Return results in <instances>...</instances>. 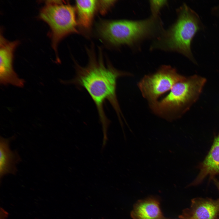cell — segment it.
<instances>
[{"label":"cell","mask_w":219,"mask_h":219,"mask_svg":"<svg viewBox=\"0 0 219 219\" xmlns=\"http://www.w3.org/2000/svg\"><path fill=\"white\" fill-rule=\"evenodd\" d=\"M93 48L87 49L89 61L85 66L75 61V75L71 79L64 82L86 90L96 106L101 123L103 139H108V130L110 121L104 109V104L108 100L115 111L120 124L123 128L121 117L124 119L119 103L116 94L118 79L132 74L115 68L107 59L105 58L100 48L96 53Z\"/></svg>","instance_id":"obj_1"},{"label":"cell","mask_w":219,"mask_h":219,"mask_svg":"<svg viewBox=\"0 0 219 219\" xmlns=\"http://www.w3.org/2000/svg\"><path fill=\"white\" fill-rule=\"evenodd\" d=\"M163 30L159 17L139 20H100L96 26L99 36L113 46H132L145 39L157 37Z\"/></svg>","instance_id":"obj_2"},{"label":"cell","mask_w":219,"mask_h":219,"mask_svg":"<svg viewBox=\"0 0 219 219\" xmlns=\"http://www.w3.org/2000/svg\"><path fill=\"white\" fill-rule=\"evenodd\" d=\"M177 12L176 22L156 38L151 49L177 52L195 63L191 45L196 34L202 29L201 22L197 13L185 4L178 8Z\"/></svg>","instance_id":"obj_3"},{"label":"cell","mask_w":219,"mask_h":219,"mask_svg":"<svg viewBox=\"0 0 219 219\" xmlns=\"http://www.w3.org/2000/svg\"><path fill=\"white\" fill-rule=\"evenodd\" d=\"M206 82L205 78L196 75L184 76L164 97L149 104L150 107L156 115L173 121L180 117L197 99Z\"/></svg>","instance_id":"obj_4"},{"label":"cell","mask_w":219,"mask_h":219,"mask_svg":"<svg viewBox=\"0 0 219 219\" xmlns=\"http://www.w3.org/2000/svg\"><path fill=\"white\" fill-rule=\"evenodd\" d=\"M44 3L40 11L39 18L49 27L51 46L59 61L57 49L59 42L70 34L79 33L75 9L61 0H47Z\"/></svg>","instance_id":"obj_5"},{"label":"cell","mask_w":219,"mask_h":219,"mask_svg":"<svg viewBox=\"0 0 219 219\" xmlns=\"http://www.w3.org/2000/svg\"><path fill=\"white\" fill-rule=\"evenodd\" d=\"M185 76L170 66L163 65L153 73L144 75L137 84L143 97L151 103L169 92Z\"/></svg>","instance_id":"obj_6"},{"label":"cell","mask_w":219,"mask_h":219,"mask_svg":"<svg viewBox=\"0 0 219 219\" xmlns=\"http://www.w3.org/2000/svg\"><path fill=\"white\" fill-rule=\"evenodd\" d=\"M19 43L17 40L9 41L1 33L0 39V82L1 84H10L22 87L24 80L19 78L14 70V51Z\"/></svg>","instance_id":"obj_7"},{"label":"cell","mask_w":219,"mask_h":219,"mask_svg":"<svg viewBox=\"0 0 219 219\" xmlns=\"http://www.w3.org/2000/svg\"><path fill=\"white\" fill-rule=\"evenodd\" d=\"M219 217V198L196 197L190 207L183 210L177 219H217Z\"/></svg>","instance_id":"obj_8"},{"label":"cell","mask_w":219,"mask_h":219,"mask_svg":"<svg viewBox=\"0 0 219 219\" xmlns=\"http://www.w3.org/2000/svg\"><path fill=\"white\" fill-rule=\"evenodd\" d=\"M199 168L200 170L198 176L189 186L200 184L207 176L210 180H212L219 174V133L215 137L208 153Z\"/></svg>","instance_id":"obj_9"},{"label":"cell","mask_w":219,"mask_h":219,"mask_svg":"<svg viewBox=\"0 0 219 219\" xmlns=\"http://www.w3.org/2000/svg\"><path fill=\"white\" fill-rule=\"evenodd\" d=\"M15 136L9 138L0 136V176L1 179L8 174H15L17 171V165L21 159L16 151L10 148V141Z\"/></svg>","instance_id":"obj_10"},{"label":"cell","mask_w":219,"mask_h":219,"mask_svg":"<svg viewBox=\"0 0 219 219\" xmlns=\"http://www.w3.org/2000/svg\"><path fill=\"white\" fill-rule=\"evenodd\" d=\"M130 216L133 219H171L164 216L160 201L155 197L138 200L134 205Z\"/></svg>","instance_id":"obj_11"},{"label":"cell","mask_w":219,"mask_h":219,"mask_svg":"<svg viewBox=\"0 0 219 219\" xmlns=\"http://www.w3.org/2000/svg\"><path fill=\"white\" fill-rule=\"evenodd\" d=\"M75 10L78 25L84 30H89L97 10V0L76 1Z\"/></svg>","instance_id":"obj_12"},{"label":"cell","mask_w":219,"mask_h":219,"mask_svg":"<svg viewBox=\"0 0 219 219\" xmlns=\"http://www.w3.org/2000/svg\"><path fill=\"white\" fill-rule=\"evenodd\" d=\"M116 0H97V10L102 15L106 14L114 5Z\"/></svg>","instance_id":"obj_13"},{"label":"cell","mask_w":219,"mask_h":219,"mask_svg":"<svg viewBox=\"0 0 219 219\" xmlns=\"http://www.w3.org/2000/svg\"><path fill=\"white\" fill-rule=\"evenodd\" d=\"M150 5L151 16L155 17H159L160 11L167 4L166 0H151Z\"/></svg>","instance_id":"obj_14"},{"label":"cell","mask_w":219,"mask_h":219,"mask_svg":"<svg viewBox=\"0 0 219 219\" xmlns=\"http://www.w3.org/2000/svg\"><path fill=\"white\" fill-rule=\"evenodd\" d=\"M212 180L213 181V182L215 185L216 186V187H217L219 191V181H218L215 178L213 179Z\"/></svg>","instance_id":"obj_15"},{"label":"cell","mask_w":219,"mask_h":219,"mask_svg":"<svg viewBox=\"0 0 219 219\" xmlns=\"http://www.w3.org/2000/svg\"><path fill=\"white\" fill-rule=\"evenodd\" d=\"M217 219H219V217L217 218Z\"/></svg>","instance_id":"obj_16"}]
</instances>
